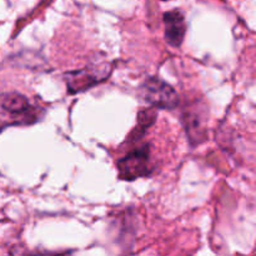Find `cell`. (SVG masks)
I'll return each instance as SVG.
<instances>
[{"label":"cell","mask_w":256,"mask_h":256,"mask_svg":"<svg viewBox=\"0 0 256 256\" xmlns=\"http://www.w3.org/2000/svg\"><path fill=\"white\" fill-rule=\"evenodd\" d=\"M165 25V40L172 48H179L186 34V22L182 10L174 9L162 15Z\"/></svg>","instance_id":"6"},{"label":"cell","mask_w":256,"mask_h":256,"mask_svg":"<svg viewBox=\"0 0 256 256\" xmlns=\"http://www.w3.org/2000/svg\"><path fill=\"white\" fill-rule=\"evenodd\" d=\"M140 95L154 109L172 110L180 104L176 90L158 76H150L140 88Z\"/></svg>","instance_id":"4"},{"label":"cell","mask_w":256,"mask_h":256,"mask_svg":"<svg viewBox=\"0 0 256 256\" xmlns=\"http://www.w3.org/2000/svg\"><path fill=\"white\" fill-rule=\"evenodd\" d=\"M118 172L122 180L132 182L139 178H146L154 172L152 162V150L149 144H142L132 148L124 158L116 162Z\"/></svg>","instance_id":"2"},{"label":"cell","mask_w":256,"mask_h":256,"mask_svg":"<svg viewBox=\"0 0 256 256\" xmlns=\"http://www.w3.org/2000/svg\"><path fill=\"white\" fill-rule=\"evenodd\" d=\"M112 72V65L109 62L86 66L84 69L66 72L64 75L69 94L85 92L100 82H105Z\"/></svg>","instance_id":"5"},{"label":"cell","mask_w":256,"mask_h":256,"mask_svg":"<svg viewBox=\"0 0 256 256\" xmlns=\"http://www.w3.org/2000/svg\"><path fill=\"white\" fill-rule=\"evenodd\" d=\"M208 106L200 100L182 108V122L192 146L202 144L208 139Z\"/></svg>","instance_id":"3"},{"label":"cell","mask_w":256,"mask_h":256,"mask_svg":"<svg viewBox=\"0 0 256 256\" xmlns=\"http://www.w3.org/2000/svg\"><path fill=\"white\" fill-rule=\"evenodd\" d=\"M44 114V109L19 92L0 95V116L6 125H30Z\"/></svg>","instance_id":"1"},{"label":"cell","mask_w":256,"mask_h":256,"mask_svg":"<svg viewBox=\"0 0 256 256\" xmlns=\"http://www.w3.org/2000/svg\"><path fill=\"white\" fill-rule=\"evenodd\" d=\"M164 2H166V0H164Z\"/></svg>","instance_id":"7"}]
</instances>
